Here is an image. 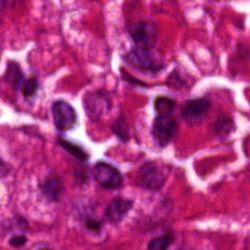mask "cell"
<instances>
[{"label":"cell","mask_w":250,"mask_h":250,"mask_svg":"<svg viewBox=\"0 0 250 250\" xmlns=\"http://www.w3.org/2000/svg\"><path fill=\"white\" fill-rule=\"evenodd\" d=\"M174 240V236L171 233H166L151 239L148 243V250H168Z\"/></svg>","instance_id":"4fadbf2b"},{"label":"cell","mask_w":250,"mask_h":250,"mask_svg":"<svg viewBox=\"0 0 250 250\" xmlns=\"http://www.w3.org/2000/svg\"><path fill=\"white\" fill-rule=\"evenodd\" d=\"M40 188L46 197L51 200H58L63 191V184L59 177L53 176L41 184Z\"/></svg>","instance_id":"30bf717a"},{"label":"cell","mask_w":250,"mask_h":250,"mask_svg":"<svg viewBox=\"0 0 250 250\" xmlns=\"http://www.w3.org/2000/svg\"><path fill=\"white\" fill-rule=\"evenodd\" d=\"M213 129L216 135L226 137L234 130V122L229 116H222L215 121Z\"/></svg>","instance_id":"7c38bea8"},{"label":"cell","mask_w":250,"mask_h":250,"mask_svg":"<svg viewBox=\"0 0 250 250\" xmlns=\"http://www.w3.org/2000/svg\"><path fill=\"white\" fill-rule=\"evenodd\" d=\"M175 103L168 97H158L154 101V108L158 115H170Z\"/></svg>","instance_id":"5bb4252c"},{"label":"cell","mask_w":250,"mask_h":250,"mask_svg":"<svg viewBox=\"0 0 250 250\" xmlns=\"http://www.w3.org/2000/svg\"><path fill=\"white\" fill-rule=\"evenodd\" d=\"M210 108V103L206 99H195L186 103L183 108V117L188 122L199 121Z\"/></svg>","instance_id":"ba28073f"},{"label":"cell","mask_w":250,"mask_h":250,"mask_svg":"<svg viewBox=\"0 0 250 250\" xmlns=\"http://www.w3.org/2000/svg\"><path fill=\"white\" fill-rule=\"evenodd\" d=\"M4 78L6 82L15 90L23 85V73L21 66L16 62H9L5 70Z\"/></svg>","instance_id":"8fae6325"},{"label":"cell","mask_w":250,"mask_h":250,"mask_svg":"<svg viewBox=\"0 0 250 250\" xmlns=\"http://www.w3.org/2000/svg\"><path fill=\"white\" fill-rule=\"evenodd\" d=\"M26 241H27V238L25 235L17 234V235H14L11 237L9 243L13 247H21V246L24 245L26 243Z\"/></svg>","instance_id":"ac0fdd59"},{"label":"cell","mask_w":250,"mask_h":250,"mask_svg":"<svg viewBox=\"0 0 250 250\" xmlns=\"http://www.w3.org/2000/svg\"><path fill=\"white\" fill-rule=\"evenodd\" d=\"M39 250H51V249H49V248H41Z\"/></svg>","instance_id":"ffe728a7"},{"label":"cell","mask_w":250,"mask_h":250,"mask_svg":"<svg viewBox=\"0 0 250 250\" xmlns=\"http://www.w3.org/2000/svg\"><path fill=\"white\" fill-rule=\"evenodd\" d=\"M54 122L60 131H68L76 124L77 116L74 108L64 101H57L52 106Z\"/></svg>","instance_id":"52a82bcc"},{"label":"cell","mask_w":250,"mask_h":250,"mask_svg":"<svg viewBox=\"0 0 250 250\" xmlns=\"http://www.w3.org/2000/svg\"><path fill=\"white\" fill-rule=\"evenodd\" d=\"M178 125L171 115H157L152 126L154 140L160 146H166L176 135Z\"/></svg>","instance_id":"5b68a950"},{"label":"cell","mask_w":250,"mask_h":250,"mask_svg":"<svg viewBox=\"0 0 250 250\" xmlns=\"http://www.w3.org/2000/svg\"><path fill=\"white\" fill-rule=\"evenodd\" d=\"M61 146L65 149L67 150L70 154H72L74 157H76L77 159L81 160V161H85L88 159V154L87 152L82 148L80 147L79 146H76L75 144H72L70 142H67V141H64V140H60L59 141Z\"/></svg>","instance_id":"9a60e30c"},{"label":"cell","mask_w":250,"mask_h":250,"mask_svg":"<svg viewBox=\"0 0 250 250\" xmlns=\"http://www.w3.org/2000/svg\"><path fill=\"white\" fill-rule=\"evenodd\" d=\"M38 89V81L36 78L32 77L27 79L22 85V94L25 98H30L34 96Z\"/></svg>","instance_id":"e0dca14e"},{"label":"cell","mask_w":250,"mask_h":250,"mask_svg":"<svg viewBox=\"0 0 250 250\" xmlns=\"http://www.w3.org/2000/svg\"><path fill=\"white\" fill-rule=\"evenodd\" d=\"M129 32L136 47L150 50L157 39V30L154 23L149 21L135 22L129 28Z\"/></svg>","instance_id":"3957f363"},{"label":"cell","mask_w":250,"mask_h":250,"mask_svg":"<svg viewBox=\"0 0 250 250\" xmlns=\"http://www.w3.org/2000/svg\"><path fill=\"white\" fill-rule=\"evenodd\" d=\"M83 104L87 115L92 120L98 121L110 110L111 101L106 92L97 90L89 92L84 96Z\"/></svg>","instance_id":"6da1fadb"},{"label":"cell","mask_w":250,"mask_h":250,"mask_svg":"<svg viewBox=\"0 0 250 250\" xmlns=\"http://www.w3.org/2000/svg\"><path fill=\"white\" fill-rule=\"evenodd\" d=\"M95 180L104 188L113 189L122 184V175L112 165L105 162H98L93 168Z\"/></svg>","instance_id":"8992f818"},{"label":"cell","mask_w":250,"mask_h":250,"mask_svg":"<svg viewBox=\"0 0 250 250\" xmlns=\"http://www.w3.org/2000/svg\"><path fill=\"white\" fill-rule=\"evenodd\" d=\"M166 181L163 169L155 162H146L137 173V183L139 186L148 190H158Z\"/></svg>","instance_id":"7a4b0ae2"},{"label":"cell","mask_w":250,"mask_h":250,"mask_svg":"<svg viewBox=\"0 0 250 250\" xmlns=\"http://www.w3.org/2000/svg\"><path fill=\"white\" fill-rule=\"evenodd\" d=\"M126 61L131 65L146 71L156 72L163 68V63L158 61L150 52V50L136 47L125 56Z\"/></svg>","instance_id":"277c9868"},{"label":"cell","mask_w":250,"mask_h":250,"mask_svg":"<svg viewBox=\"0 0 250 250\" xmlns=\"http://www.w3.org/2000/svg\"><path fill=\"white\" fill-rule=\"evenodd\" d=\"M87 227L89 229L91 230H97L99 231L102 229V224L101 222L97 221V220H88L87 221Z\"/></svg>","instance_id":"d6986e66"},{"label":"cell","mask_w":250,"mask_h":250,"mask_svg":"<svg viewBox=\"0 0 250 250\" xmlns=\"http://www.w3.org/2000/svg\"><path fill=\"white\" fill-rule=\"evenodd\" d=\"M112 130L115 135L122 141H127L129 139V129L124 118L120 117L116 119L112 125Z\"/></svg>","instance_id":"2e32d148"},{"label":"cell","mask_w":250,"mask_h":250,"mask_svg":"<svg viewBox=\"0 0 250 250\" xmlns=\"http://www.w3.org/2000/svg\"><path fill=\"white\" fill-rule=\"evenodd\" d=\"M132 200L117 197L114 198L105 210V218L111 223H119L132 207Z\"/></svg>","instance_id":"9c48e42d"}]
</instances>
